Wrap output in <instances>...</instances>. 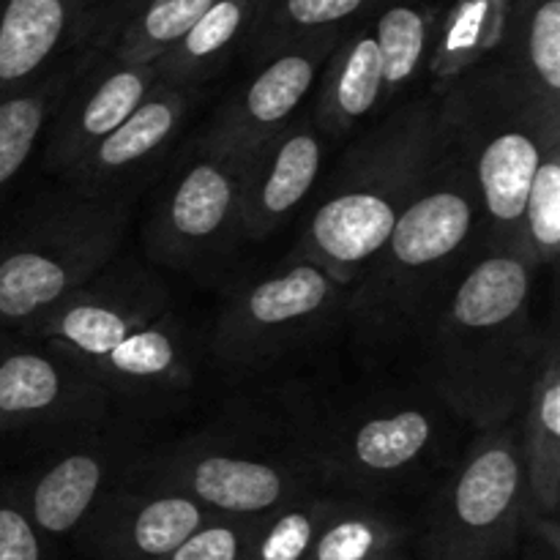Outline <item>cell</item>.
I'll use <instances>...</instances> for the list:
<instances>
[{"mask_svg":"<svg viewBox=\"0 0 560 560\" xmlns=\"http://www.w3.org/2000/svg\"><path fill=\"white\" fill-rule=\"evenodd\" d=\"M536 266L520 249L479 246L421 320L432 394L476 430L520 413L545 337L534 323Z\"/></svg>","mask_w":560,"mask_h":560,"instance_id":"obj_1","label":"cell"},{"mask_svg":"<svg viewBox=\"0 0 560 560\" xmlns=\"http://www.w3.org/2000/svg\"><path fill=\"white\" fill-rule=\"evenodd\" d=\"M481 246L476 191L443 142L386 244L345 290V312L366 348L413 337L430 306Z\"/></svg>","mask_w":560,"mask_h":560,"instance_id":"obj_2","label":"cell"},{"mask_svg":"<svg viewBox=\"0 0 560 560\" xmlns=\"http://www.w3.org/2000/svg\"><path fill=\"white\" fill-rule=\"evenodd\" d=\"M22 339L44 345L120 394H167L191 383V345L167 288L140 266L113 268L60 301Z\"/></svg>","mask_w":560,"mask_h":560,"instance_id":"obj_3","label":"cell"},{"mask_svg":"<svg viewBox=\"0 0 560 560\" xmlns=\"http://www.w3.org/2000/svg\"><path fill=\"white\" fill-rule=\"evenodd\" d=\"M438 120L479 200L481 246L517 249L528 186L547 145L560 140V104L495 55L448 80Z\"/></svg>","mask_w":560,"mask_h":560,"instance_id":"obj_4","label":"cell"},{"mask_svg":"<svg viewBox=\"0 0 560 560\" xmlns=\"http://www.w3.org/2000/svg\"><path fill=\"white\" fill-rule=\"evenodd\" d=\"M438 145V96L388 109L348 148L326 180L295 255L315 260L348 288L386 244Z\"/></svg>","mask_w":560,"mask_h":560,"instance_id":"obj_5","label":"cell"},{"mask_svg":"<svg viewBox=\"0 0 560 560\" xmlns=\"http://www.w3.org/2000/svg\"><path fill=\"white\" fill-rule=\"evenodd\" d=\"M131 197H63L0 230V334H22L118 255Z\"/></svg>","mask_w":560,"mask_h":560,"instance_id":"obj_6","label":"cell"},{"mask_svg":"<svg viewBox=\"0 0 560 560\" xmlns=\"http://www.w3.org/2000/svg\"><path fill=\"white\" fill-rule=\"evenodd\" d=\"M441 14V0H388L342 33L310 113L326 140L350 137L394 109L430 66Z\"/></svg>","mask_w":560,"mask_h":560,"instance_id":"obj_7","label":"cell"},{"mask_svg":"<svg viewBox=\"0 0 560 560\" xmlns=\"http://www.w3.org/2000/svg\"><path fill=\"white\" fill-rule=\"evenodd\" d=\"M530 523L520 432L479 430L427 509L421 560H503Z\"/></svg>","mask_w":560,"mask_h":560,"instance_id":"obj_8","label":"cell"},{"mask_svg":"<svg viewBox=\"0 0 560 560\" xmlns=\"http://www.w3.org/2000/svg\"><path fill=\"white\" fill-rule=\"evenodd\" d=\"M441 399L410 394L366 399L334 416L315 435L310 452L317 479L359 495H377L430 468L443 446Z\"/></svg>","mask_w":560,"mask_h":560,"instance_id":"obj_9","label":"cell"},{"mask_svg":"<svg viewBox=\"0 0 560 560\" xmlns=\"http://www.w3.org/2000/svg\"><path fill=\"white\" fill-rule=\"evenodd\" d=\"M345 290L315 260L293 255L224 304L211 337L213 355L228 366L271 364L345 312Z\"/></svg>","mask_w":560,"mask_h":560,"instance_id":"obj_10","label":"cell"},{"mask_svg":"<svg viewBox=\"0 0 560 560\" xmlns=\"http://www.w3.org/2000/svg\"><path fill=\"white\" fill-rule=\"evenodd\" d=\"M317 470L310 454L290 457L260 448L195 441L156 459L148 487L173 490L217 517L255 520L310 495Z\"/></svg>","mask_w":560,"mask_h":560,"instance_id":"obj_11","label":"cell"},{"mask_svg":"<svg viewBox=\"0 0 560 560\" xmlns=\"http://www.w3.org/2000/svg\"><path fill=\"white\" fill-rule=\"evenodd\" d=\"M246 153L200 140L180 162L145 224V252L167 268H191L238 238Z\"/></svg>","mask_w":560,"mask_h":560,"instance_id":"obj_12","label":"cell"},{"mask_svg":"<svg viewBox=\"0 0 560 560\" xmlns=\"http://www.w3.org/2000/svg\"><path fill=\"white\" fill-rule=\"evenodd\" d=\"M342 33L288 44L257 58V69L224 96L202 137L230 151L249 153L299 118L315 93Z\"/></svg>","mask_w":560,"mask_h":560,"instance_id":"obj_13","label":"cell"},{"mask_svg":"<svg viewBox=\"0 0 560 560\" xmlns=\"http://www.w3.org/2000/svg\"><path fill=\"white\" fill-rule=\"evenodd\" d=\"M107 413V388L44 345L0 334V432L91 424Z\"/></svg>","mask_w":560,"mask_h":560,"instance_id":"obj_14","label":"cell"},{"mask_svg":"<svg viewBox=\"0 0 560 560\" xmlns=\"http://www.w3.org/2000/svg\"><path fill=\"white\" fill-rule=\"evenodd\" d=\"M156 82L153 63H120L91 47V58L66 91L38 148L44 151V167L58 175L74 167L140 107Z\"/></svg>","mask_w":560,"mask_h":560,"instance_id":"obj_15","label":"cell"},{"mask_svg":"<svg viewBox=\"0 0 560 560\" xmlns=\"http://www.w3.org/2000/svg\"><path fill=\"white\" fill-rule=\"evenodd\" d=\"M211 517L173 490H107L80 525V541L96 560H164Z\"/></svg>","mask_w":560,"mask_h":560,"instance_id":"obj_16","label":"cell"},{"mask_svg":"<svg viewBox=\"0 0 560 560\" xmlns=\"http://www.w3.org/2000/svg\"><path fill=\"white\" fill-rule=\"evenodd\" d=\"M326 137L301 115L246 153L241 175L238 238L266 241L320 180Z\"/></svg>","mask_w":560,"mask_h":560,"instance_id":"obj_17","label":"cell"},{"mask_svg":"<svg viewBox=\"0 0 560 560\" xmlns=\"http://www.w3.org/2000/svg\"><path fill=\"white\" fill-rule=\"evenodd\" d=\"M191 102L195 88L156 82L140 107L60 178L69 184V191L82 197L126 195L124 186L178 135Z\"/></svg>","mask_w":560,"mask_h":560,"instance_id":"obj_18","label":"cell"},{"mask_svg":"<svg viewBox=\"0 0 560 560\" xmlns=\"http://www.w3.org/2000/svg\"><path fill=\"white\" fill-rule=\"evenodd\" d=\"M98 0H0V98L80 47Z\"/></svg>","mask_w":560,"mask_h":560,"instance_id":"obj_19","label":"cell"},{"mask_svg":"<svg viewBox=\"0 0 560 560\" xmlns=\"http://www.w3.org/2000/svg\"><path fill=\"white\" fill-rule=\"evenodd\" d=\"M520 413V448L528 479L530 523H558L560 503V353L547 334ZM528 523V525H530Z\"/></svg>","mask_w":560,"mask_h":560,"instance_id":"obj_20","label":"cell"},{"mask_svg":"<svg viewBox=\"0 0 560 560\" xmlns=\"http://www.w3.org/2000/svg\"><path fill=\"white\" fill-rule=\"evenodd\" d=\"M213 0H102L85 44L120 63H156Z\"/></svg>","mask_w":560,"mask_h":560,"instance_id":"obj_21","label":"cell"},{"mask_svg":"<svg viewBox=\"0 0 560 560\" xmlns=\"http://www.w3.org/2000/svg\"><path fill=\"white\" fill-rule=\"evenodd\" d=\"M88 58H91V47L82 42L58 63L49 66L42 77L0 98V202L5 200L11 186L25 175L27 164L42 148L49 120L55 118L66 91L77 80Z\"/></svg>","mask_w":560,"mask_h":560,"instance_id":"obj_22","label":"cell"},{"mask_svg":"<svg viewBox=\"0 0 560 560\" xmlns=\"http://www.w3.org/2000/svg\"><path fill=\"white\" fill-rule=\"evenodd\" d=\"M113 454L107 448H77L52 459L25 490L22 506L44 541L80 530L107 492Z\"/></svg>","mask_w":560,"mask_h":560,"instance_id":"obj_23","label":"cell"},{"mask_svg":"<svg viewBox=\"0 0 560 560\" xmlns=\"http://www.w3.org/2000/svg\"><path fill=\"white\" fill-rule=\"evenodd\" d=\"M257 11L260 0H213L186 36L153 63L159 82L197 88L211 80L249 42Z\"/></svg>","mask_w":560,"mask_h":560,"instance_id":"obj_24","label":"cell"},{"mask_svg":"<svg viewBox=\"0 0 560 560\" xmlns=\"http://www.w3.org/2000/svg\"><path fill=\"white\" fill-rule=\"evenodd\" d=\"M498 58L560 104V0H512Z\"/></svg>","mask_w":560,"mask_h":560,"instance_id":"obj_25","label":"cell"},{"mask_svg":"<svg viewBox=\"0 0 560 560\" xmlns=\"http://www.w3.org/2000/svg\"><path fill=\"white\" fill-rule=\"evenodd\" d=\"M383 3L388 0H260L246 47L257 60L304 38L345 33Z\"/></svg>","mask_w":560,"mask_h":560,"instance_id":"obj_26","label":"cell"},{"mask_svg":"<svg viewBox=\"0 0 560 560\" xmlns=\"http://www.w3.org/2000/svg\"><path fill=\"white\" fill-rule=\"evenodd\" d=\"M405 530L394 517L353 498H331L306 560H388L402 552Z\"/></svg>","mask_w":560,"mask_h":560,"instance_id":"obj_27","label":"cell"},{"mask_svg":"<svg viewBox=\"0 0 560 560\" xmlns=\"http://www.w3.org/2000/svg\"><path fill=\"white\" fill-rule=\"evenodd\" d=\"M509 3L512 0H452L438 22L432 69L448 71V80H454L492 47H501Z\"/></svg>","mask_w":560,"mask_h":560,"instance_id":"obj_28","label":"cell"},{"mask_svg":"<svg viewBox=\"0 0 560 560\" xmlns=\"http://www.w3.org/2000/svg\"><path fill=\"white\" fill-rule=\"evenodd\" d=\"M331 495H301L252 520L246 560H306L326 520Z\"/></svg>","mask_w":560,"mask_h":560,"instance_id":"obj_29","label":"cell"},{"mask_svg":"<svg viewBox=\"0 0 560 560\" xmlns=\"http://www.w3.org/2000/svg\"><path fill=\"white\" fill-rule=\"evenodd\" d=\"M560 246V140L547 145L523 206L517 249L536 268L556 262Z\"/></svg>","mask_w":560,"mask_h":560,"instance_id":"obj_30","label":"cell"},{"mask_svg":"<svg viewBox=\"0 0 560 560\" xmlns=\"http://www.w3.org/2000/svg\"><path fill=\"white\" fill-rule=\"evenodd\" d=\"M252 520L217 517L213 514L197 534L164 560H246Z\"/></svg>","mask_w":560,"mask_h":560,"instance_id":"obj_31","label":"cell"},{"mask_svg":"<svg viewBox=\"0 0 560 560\" xmlns=\"http://www.w3.org/2000/svg\"><path fill=\"white\" fill-rule=\"evenodd\" d=\"M0 560H47V541L22 506L20 490L0 487Z\"/></svg>","mask_w":560,"mask_h":560,"instance_id":"obj_32","label":"cell"},{"mask_svg":"<svg viewBox=\"0 0 560 560\" xmlns=\"http://www.w3.org/2000/svg\"><path fill=\"white\" fill-rule=\"evenodd\" d=\"M520 560H560V547L547 545L536 536H525V547Z\"/></svg>","mask_w":560,"mask_h":560,"instance_id":"obj_33","label":"cell"},{"mask_svg":"<svg viewBox=\"0 0 560 560\" xmlns=\"http://www.w3.org/2000/svg\"><path fill=\"white\" fill-rule=\"evenodd\" d=\"M388 560H405V556H402V552H399V556H394V558H388Z\"/></svg>","mask_w":560,"mask_h":560,"instance_id":"obj_34","label":"cell"}]
</instances>
